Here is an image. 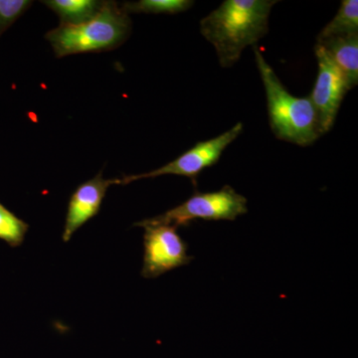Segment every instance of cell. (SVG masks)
I'll use <instances>...</instances> for the list:
<instances>
[{
    "instance_id": "cell-1",
    "label": "cell",
    "mask_w": 358,
    "mask_h": 358,
    "mask_svg": "<svg viewBox=\"0 0 358 358\" xmlns=\"http://www.w3.org/2000/svg\"><path fill=\"white\" fill-rule=\"evenodd\" d=\"M275 0H225L200 21V32L217 53L223 68L236 64L246 47L268 31V16Z\"/></svg>"
},
{
    "instance_id": "cell-2",
    "label": "cell",
    "mask_w": 358,
    "mask_h": 358,
    "mask_svg": "<svg viewBox=\"0 0 358 358\" xmlns=\"http://www.w3.org/2000/svg\"><path fill=\"white\" fill-rule=\"evenodd\" d=\"M257 67L267 99L270 126L275 138L308 147L322 136L317 110L310 96L292 95L268 65L258 46L254 47Z\"/></svg>"
},
{
    "instance_id": "cell-3",
    "label": "cell",
    "mask_w": 358,
    "mask_h": 358,
    "mask_svg": "<svg viewBox=\"0 0 358 358\" xmlns=\"http://www.w3.org/2000/svg\"><path fill=\"white\" fill-rule=\"evenodd\" d=\"M131 22L121 4L103 1L95 17L78 25L60 24L46 34V39L62 58L74 54L110 51L121 46L131 33Z\"/></svg>"
},
{
    "instance_id": "cell-4",
    "label": "cell",
    "mask_w": 358,
    "mask_h": 358,
    "mask_svg": "<svg viewBox=\"0 0 358 358\" xmlns=\"http://www.w3.org/2000/svg\"><path fill=\"white\" fill-rule=\"evenodd\" d=\"M247 199L230 186L213 192H195L185 202L148 222L164 224L178 228L189 225L192 221L203 219L207 221H234L238 216L247 213Z\"/></svg>"
},
{
    "instance_id": "cell-5",
    "label": "cell",
    "mask_w": 358,
    "mask_h": 358,
    "mask_svg": "<svg viewBox=\"0 0 358 358\" xmlns=\"http://www.w3.org/2000/svg\"><path fill=\"white\" fill-rule=\"evenodd\" d=\"M243 128V124L238 122L233 128L216 138L199 141L194 147L166 166L147 173L124 176L121 178L122 185H129L141 179L155 178L162 176H180L192 179L193 185L196 186L199 173L205 169L217 164L224 150L242 134Z\"/></svg>"
},
{
    "instance_id": "cell-6",
    "label": "cell",
    "mask_w": 358,
    "mask_h": 358,
    "mask_svg": "<svg viewBox=\"0 0 358 358\" xmlns=\"http://www.w3.org/2000/svg\"><path fill=\"white\" fill-rule=\"evenodd\" d=\"M134 225L145 229V254L141 270L143 278H157L192 262V257L187 255V244L174 226L150 223L147 220Z\"/></svg>"
},
{
    "instance_id": "cell-7",
    "label": "cell",
    "mask_w": 358,
    "mask_h": 358,
    "mask_svg": "<svg viewBox=\"0 0 358 358\" xmlns=\"http://www.w3.org/2000/svg\"><path fill=\"white\" fill-rule=\"evenodd\" d=\"M317 77L310 99L317 110L320 133L331 131L345 94L350 91L345 78L327 51L315 45Z\"/></svg>"
},
{
    "instance_id": "cell-8",
    "label": "cell",
    "mask_w": 358,
    "mask_h": 358,
    "mask_svg": "<svg viewBox=\"0 0 358 358\" xmlns=\"http://www.w3.org/2000/svg\"><path fill=\"white\" fill-rule=\"evenodd\" d=\"M114 185H122L121 178L105 179L101 171L95 178L78 186L68 205L63 241H69L79 228L99 213L106 193Z\"/></svg>"
},
{
    "instance_id": "cell-9",
    "label": "cell",
    "mask_w": 358,
    "mask_h": 358,
    "mask_svg": "<svg viewBox=\"0 0 358 358\" xmlns=\"http://www.w3.org/2000/svg\"><path fill=\"white\" fill-rule=\"evenodd\" d=\"M345 78L348 88L358 83V34L331 37L317 41Z\"/></svg>"
},
{
    "instance_id": "cell-10",
    "label": "cell",
    "mask_w": 358,
    "mask_h": 358,
    "mask_svg": "<svg viewBox=\"0 0 358 358\" xmlns=\"http://www.w3.org/2000/svg\"><path fill=\"white\" fill-rule=\"evenodd\" d=\"M45 6L57 14L62 25H78L95 17L103 1L96 0H45Z\"/></svg>"
},
{
    "instance_id": "cell-11",
    "label": "cell",
    "mask_w": 358,
    "mask_h": 358,
    "mask_svg": "<svg viewBox=\"0 0 358 358\" xmlns=\"http://www.w3.org/2000/svg\"><path fill=\"white\" fill-rule=\"evenodd\" d=\"M355 34H358V1L343 0L338 13L331 22L324 26L317 36V41Z\"/></svg>"
},
{
    "instance_id": "cell-12",
    "label": "cell",
    "mask_w": 358,
    "mask_h": 358,
    "mask_svg": "<svg viewBox=\"0 0 358 358\" xmlns=\"http://www.w3.org/2000/svg\"><path fill=\"white\" fill-rule=\"evenodd\" d=\"M194 4L192 0H140L124 2L122 10L127 14H178L185 13Z\"/></svg>"
},
{
    "instance_id": "cell-13",
    "label": "cell",
    "mask_w": 358,
    "mask_h": 358,
    "mask_svg": "<svg viewBox=\"0 0 358 358\" xmlns=\"http://www.w3.org/2000/svg\"><path fill=\"white\" fill-rule=\"evenodd\" d=\"M28 228L27 223L0 202V240L11 247L20 246L24 241Z\"/></svg>"
},
{
    "instance_id": "cell-14",
    "label": "cell",
    "mask_w": 358,
    "mask_h": 358,
    "mask_svg": "<svg viewBox=\"0 0 358 358\" xmlns=\"http://www.w3.org/2000/svg\"><path fill=\"white\" fill-rule=\"evenodd\" d=\"M30 0H0V36L32 6Z\"/></svg>"
}]
</instances>
